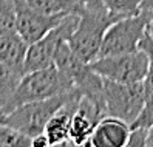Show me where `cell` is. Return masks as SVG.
<instances>
[{
  "label": "cell",
  "instance_id": "6da1fadb",
  "mask_svg": "<svg viewBox=\"0 0 153 147\" xmlns=\"http://www.w3.org/2000/svg\"><path fill=\"white\" fill-rule=\"evenodd\" d=\"M74 90L76 85L73 79L68 78L65 73H62L56 65L28 71L22 76L19 85H17L10 104H8L6 115L22 104L68 95Z\"/></svg>",
  "mask_w": 153,
  "mask_h": 147
},
{
  "label": "cell",
  "instance_id": "7a4b0ae2",
  "mask_svg": "<svg viewBox=\"0 0 153 147\" xmlns=\"http://www.w3.org/2000/svg\"><path fill=\"white\" fill-rule=\"evenodd\" d=\"M119 19L121 17L108 13L107 10H82L79 14L77 26L70 36L68 43L87 63H91L99 57V51H101V45L107 30L110 28L111 23Z\"/></svg>",
  "mask_w": 153,
  "mask_h": 147
},
{
  "label": "cell",
  "instance_id": "3957f363",
  "mask_svg": "<svg viewBox=\"0 0 153 147\" xmlns=\"http://www.w3.org/2000/svg\"><path fill=\"white\" fill-rule=\"evenodd\" d=\"M152 17L153 11H141L111 23L104 36L99 57L139 50V42L146 34L147 23Z\"/></svg>",
  "mask_w": 153,
  "mask_h": 147
},
{
  "label": "cell",
  "instance_id": "277c9868",
  "mask_svg": "<svg viewBox=\"0 0 153 147\" xmlns=\"http://www.w3.org/2000/svg\"><path fill=\"white\" fill-rule=\"evenodd\" d=\"M93 71L105 79H110L121 84H134L146 79L150 59L144 50H136L122 54L97 57L90 63Z\"/></svg>",
  "mask_w": 153,
  "mask_h": 147
},
{
  "label": "cell",
  "instance_id": "5b68a950",
  "mask_svg": "<svg viewBox=\"0 0 153 147\" xmlns=\"http://www.w3.org/2000/svg\"><path fill=\"white\" fill-rule=\"evenodd\" d=\"M146 102V87L142 82L121 84L104 78V108L107 116H116L131 124Z\"/></svg>",
  "mask_w": 153,
  "mask_h": 147
},
{
  "label": "cell",
  "instance_id": "8992f818",
  "mask_svg": "<svg viewBox=\"0 0 153 147\" xmlns=\"http://www.w3.org/2000/svg\"><path fill=\"white\" fill-rule=\"evenodd\" d=\"M71 93L50 98V99H43V101H33V102L22 104L17 108H14L11 113L6 115L5 122L31 138L39 133H43L45 127H47V122L67 102V99L70 98Z\"/></svg>",
  "mask_w": 153,
  "mask_h": 147
},
{
  "label": "cell",
  "instance_id": "52a82bcc",
  "mask_svg": "<svg viewBox=\"0 0 153 147\" xmlns=\"http://www.w3.org/2000/svg\"><path fill=\"white\" fill-rule=\"evenodd\" d=\"M80 14V13H79ZM79 14H68L57 26L48 31L42 39L28 45L25 57V73L54 65V53L62 40H68L79 22Z\"/></svg>",
  "mask_w": 153,
  "mask_h": 147
},
{
  "label": "cell",
  "instance_id": "ba28073f",
  "mask_svg": "<svg viewBox=\"0 0 153 147\" xmlns=\"http://www.w3.org/2000/svg\"><path fill=\"white\" fill-rule=\"evenodd\" d=\"M16 31L22 36V39L31 45L36 40L42 39L48 31L57 26L68 14H43L36 11L34 8L25 3V0H16Z\"/></svg>",
  "mask_w": 153,
  "mask_h": 147
},
{
  "label": "cell",
  "instance_id": "9c48e42d",
  "mask_svg": "<svg viewBox=\"0 0 153 147\" xmlns=\"http://www.w3.org/2000/svg\"><path fill=\"white\" fill-rule=\"evenodd\" d=\"M107 116L104 107L94 99L80 95L76 112L71 118L70 125V141L73 146H88L97 122Z\"/></svg>",
  "mask_w": 153,
  "mask_h": 147
},
{
  "label": "cell",
  "instance_id": "30bf717a",
  "mask_svg": "<svg viewBox=\"0 0 153 147\" xmlns=\"http://www.w3.org/2000/svg\"><path fill=\"white\" fill-rule=\"evenodd\" d=\"M131 127L127 121L116 116H104L97 122L88 141L91 147H125Z\"/></svg>",
  "mask_w": 153,
  "mask_h": 147
},
{
  "label": "cell",
  "instance_id": "8fae6325",
  "mask_svg": "<svg viewBox=\"0 0 153 147\" xmlns=\"http://www.w3.org/2000/svg\"><path fill=\"white\" fill-rule=\"evenodd\" d=\"M54 65L73 79L74 85L90 71V63H87L79 54L71 48L68 40H62L54 53Z\"/></svg>",
  "mask_w": 153,
  "mask_h": 147
},
{
  "label": "cell",
  "instance_id": "7c38bea8",
  "mask_svg": "<svg viewBox=\"0 0 153 147\" xmlns=\"http://www.w3.org/2000/svg\"><path fill=\"white\" fill-rule=\"evenodd\" d=\"M26 51H28V43L17 31L0 34V60L25 73Z\"/></svg>",
  "mask_w": 153,
  "mask_h": 147
},
{
  "label": "cell",
  "instance_id": "4fadbf2b",
  "mask_svg": "<svg viewBox=\"0 0 153 147\" xmlns=\"http://www.w3.org/2000/svg\"><path fill=\"white\" fill-rule=\"evenodd\" d=\"M25 73L0 60V113L6 115L8 104Z\"/></svg>",
  "mask_w": 153,
  "mask_h": 147
},
{
  "label": "cell",
  "instance_id": "5bb4252c",
  "mask_svg": "<svg viewBox=\"0 0 153 147\" xmlns=\"http://www.w3.org/2000/svg\"><path fill=\"white\" fill-rule=\"evenodd\" d=\"M26 5L43 14H79L84 10L79 0H25Z\"/></svg>",
  "mask_w": 153,
  "mask_h": 147
},
{
  "label": "cell",
  "instance_id": "9a60e30c",
  "mask_svg": "<svg viewBox=\"0 0 153 147\" xmlns=\"http://www.w3.org/2000/svg\"><path fill=\"white\" fill-rule=\"evenodd\" d=\"M0 147H31V136L19 132L17 128L0 124Z\"/></svg>",
  "mask_w": 153,
  "mask_h": 147
},
{
  "label": "cell",
  "instance_id": "2e32d148",
  "mask_svg": "<svg viewBox=\"0 0 153 147\" xmlns=\"http://www.w3.org/2000/svg\"><path fill=\"white\" fill-rule=\"evenodd\" d=\"M141 2L142 0H104V5L108 13L122 19L141 13Z\"/></svg>",
  "mask_w": 153,
  "mask_h": 147
},
{
  "label": "cell",
  "instance_id": "e0dca14e",
  "mask_svg": "<svg viewBox=\"0 0 153 147\" xmlns=\"http://www.w3.org/2000/svg\"><path fill=\"white\" fill-rule=\"evenodd\" d=\"M16 0H0V34L16 31Z\"/></svg>",
  "mask_w": 153,
  "mask_h": 147
},
{
  "label": "cell",
  "instance_id": "ac0fdd59",
  "mask_svg": "<svg viewBox=\"0 0 153 147\" xmlns=\"http://www.w3.org/2000/svg\"><path fill=\"white\" fill-rule=\"evenodd\" d=\"M149 141V128L134 127L130 130L127 147H146Z\"/></svg>",
  "mask_w": 153,
  "mask_h": 147
},
{
  "label": "cell",
  "instance_id": "d6986e66",
  "mask_svg": "<svg viewBox=\"0 0 153 147\" xmlns=\"http://www.w3.org/2000/svg\"><path fill=\"white\" fill-rule=\"evenodd\" d=\"M84 10H90V11H102L107 10L104 5V0H79Z\"/></svg>",
  "mask_w": 153,
  "mask_h": 147
},
{
  "label": "cell",
  "instance_id": "ffe728a7",
  "mask_svg": "<svg viewBox=\"0 0 153 147\" xmlns=\"http://www.w3.org/2000/svg\"><path fill=\"white\" fill-rule=\"evenodd\" d=\"M48 146H51V144H50L48 136L45 133H39L31 138V147H48Z\"/></svg>",
  "mask_w": 153,
  "mask_h": 147
},
{
  "label": "cell",
  "instance_id": "44dd1931",
  "mask_svg": "<svg viewBox=\"0 0 153 147\" xmlns=\"http://www.w3.org/2000/svg\"><path fill=\"white\" fill-rule=\"evenodd\" d=\"M146 33H147L149 36H152V37H153V17L150 19V22L147 23V30H146Z\"/></svg>",
  "mask_w": 153,
  "mask_h": 147
},
{
  "label": "cell",
  "instance_id": "7402d4cb",
  "mask_svg": "<svg viewBox=\"0 0 153 147\" xmlns=\"http://www.w3.org/2000/svg\"><path fill=\"white\" fill-rule=\"evenodd\" d=\"M147 146H149V147H153V127L149 130V141H147Z\"/></svg>",
  "mask_w": 153,
  "mask_h": 147
},
{
  "label": "cell",
  "instance_id": "603a6c76",
  "mask_svg": "<svg viewBox=\"0 0 153 147\" xmlns=\"http://www.w3.org/2000/svg\"><path fill=\"white\" fill-rule=\"evenodd\" d=\"M5 118H6V115H2V113H0V124L5 122Z\"/></svg>",
  "mask_w": 153,
  "mask_h": 147
}]
</instances>
